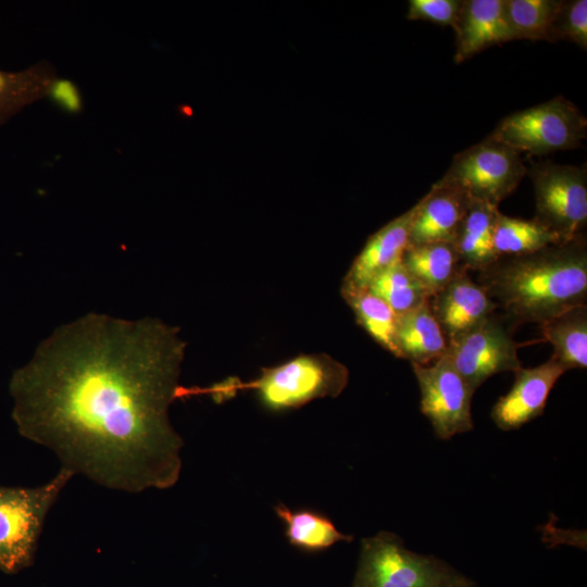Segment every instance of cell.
I'll return each mask as SVG.
<instances>
[{
	"label": "cell",
	"instance_id": "24",
	"mask_svg": "<svg viewBox=\"0 0 587 587\" xmlns=\"http://www.w3.org/2000/svg\"><path fill=\"white\" fill-rule=\"evenodd\" d=\"M367 290L385 301L398 315L421 305L428 297L401 260L383 271Z\"/></svg>",
	"mask_w": 587,
	"mask_h": 587
},
{
	"label": "cell",
	"instance_id": "16",
	"mask_svg": "<svg viewBox=\"0 0 587 587\" xmlns=\"http://www.w3.org/2000/svg\"><path fill=\"white\" fill-rule=\"evenodd\" d=\"M397 347L399 358L419 365L430 364L446 353L448 341L428 300L398 316Z\"/></svg>",
	"mask_w": 587,
	"mask_h": 587
},
{
	"label": "cell",
	"instance_id": "20",
	"mask_svg": "<svg viewBox=\"0 0 587 587\" xmlns=\"http://www.w3.org/2000/svg\"><path fill=\"white\" fill-rule=\"evenodd\" d=\"M541 335L553 348L552 357L566 371L587 366V304L572 308L541 324Z\"/></svg>",
	"mask_w": 587,
	"mask_h": 587
},
{
	"label": "cell",
	"instance_id": "9",
	"mask_svg": "<svg viewBox=\"0 0 587 587\" xmlns=\"http://www.w3.org/2000/svg\"><path fill=\"white\" fill-rule=\"evenodd\" d=\"M512 326L497 312L448 345L446 355L473 391L488 378L522 367Z\"/></svg>",
	"mask_w": 587,
	"mask_h": 587
},
{
	"label": "cell",
	"instance_id": "14",
	"mask_svg": "<svg viewBox=\"0 0 587 587\" xmlns=\"http://www.w3.org/2000/svg\"><path fill=\"white\" fill-rule=\"evenodd\" d=\"M469 204L461 190L438 180L415 204L409 246L453 242Z\"/></svg>",
	"mask_w": 587,
	"mask_h": 587
},
{
	"label": "cell",
	"instance_id": "27",
	"mask_svg": "<svg viewBox=\"0 0 587 587\" xmlns=\"http://www.w3.org/2000/svg\"><path fill=\"white\" fill-rule=\"evenodd\" d=\"M54 98L66 109L79 108V96L76 88L70 82H59L53 88Z\"/></svg>",
	"mask_w": 587,
	"mask_h": 587
},
{
	"label": "cell",
	"instance_id": "18",
	"mask_svg": "<svg viewBox=\"0 0 587 587\" xmlns=\"http://www.w3.org/2000/svg\"><path fill=\"white\" fill-rule=\"evenodd\" d=\"M274 511L284 524V535L294 548L308 552H322L340 541L350 542L352 535L338 530L333 521L313 509L291 510L284 503L274 507Z\"/></svg>",
	"mask_w": 587,
	"mask_h": 587
},
{
	"label": "cell",
	"instance_id": "12",
	"mask_svg": "<svg viewBox=\"0 0 587 587\" xmlns=\"http://www.w3.org/2000/svg\"><path fill=\"white\" fill-rule=\"evenodd\" d=\"M428 302L448 345L498 310L485 289L470 277L465 268L458 272Z\"/></svg>",
	"mask_w": 587,
	"mask_h": 587
},
{
	"label": "cell",
	"instance_id": "1",
	"mask_svg": "<svg viewBox=\"0 0 587 587\" xmlns=\"http://www.w3.org/2000/svg\"><path fill=\"white\" fill-rule=\"evenodd\" d=\"M186 341L159 319L88 313L60 326L10 379L21 436L115 490L166 489L182 470L176 400Z\"/></svg>",
	"mask_w": 587,
	"mask_h": 587
},
{
	"label": "cell",
	"instance_id": "21",
	"mask_svg": "<svg viewBox=\"0 0 587 587\" xmlns=\"http://www.w3.org/2000/svg\"><path fill=\"white\" fill-rule=\"evenodd\" d=\"M357 323L382 348L399 358L397 347L398 314L367 289L341 292Z\"/></svg>",
	"mask_w": 587,
	"mask_h": 587
},
{
	"label": "cell",
	"instance_id": "23",
	"mask_svg": "<svg viewBox=\"0 0 587 587\" xmlns=\"http://www.w3.org/2000/svg\"><path fill=\"white\" fill-rule=\"evenodd\" d=\"M562 1L504 0V11L514 40H553V25Z\"/></svg>",
	"mask_w": 587,
	"mask_h": 587
},
{
	"label": "cell",
	"instance_id": "25",
	"mask_svg": "<svg viewBox=\"0 0 587 587\" xmlns=\"http://www.w3.org/2000/svg\"><path fill=\"white\" fill-rule=\"evenodd\" d=\"M570 40L587 48V1H562L553 25V40Z\"/></svg>",
	"mask_w": 587,
	"mask_h": 587
},
{
	"label": "cell",
	"instance_id": "11",
	"mask_svg": "<svg viewBox=\"0 0 587 587\" xmlns=\"http://www.w3.org/2000/svg\"><path fill=\"white\" fill-rule=\"evenodd\" d=\"M566 369L552 355L545 363L514 372L511 389L491 410L494 423L502 430L517 429L542 415L548 397Z\"/></svg>",
	"mask_w": 587,
	"mask_h": 587
},
{
	"label": "cell",
	"instance_id": "22",
	"mask_svg": "<svg viewBox=\"0 0 587 587\" xmlns=\"http://www.w3.org/2000/svg\"><path fill=\"white\" fill-rule=\"evenodd\" d=\"M494 249L500 255L524 254L564 242L538 221L510 217L499 212L494 229Z\"/></svg>",
	"mask_w": 587,
	"mask_h": 587
},
{
	"label": "cell",
	"instance_id": "5",
	"mask_svg": "<svg viewBox=\"0 0 587 587\" xmlns=\"http://www.w3.org/2000/svg\"><path fill=\"white\" fill-rule=\"evenodd\" d=\"M74 474L61 467L37 487H0V570L14 574L33 563L46 516Z\"/></svg>",
	"mask_w": 587,
	"mask_h": 587
},
{
	"label": "cell",
	"instance_id": "10",
	"mask_svg": "<svg viewBox=\"0 0 587 587\" xmlns=\"http://www.w3.org/2000/svg\"><path fill=\"white\" fill-rule=\"evenodd\" d=\"M421 392V411L442 440L473 429L475 391L455 371L446 353L427 365L411 364Z\"/></svg>",
	"mask_w": 587,
	"mask_h": 587
},
{
	"label": "cell",
	"instance_id": "28",
	"mask_svg": "<svg viewBox=\"0 0 587 587\" xmlns=\"http://www.w3.org/2000/svg\"><path fill=\"white\" fill-rule=\"evenodd\" d=\"M17 80L14 76L0 72V111L5 109L13 99L16 92Z\"/></svg>",
	"mask_w": 587,
	"mask_h": 587
},
{
	"label": "cell",
	"instance_id": "8",
	"mask_svg": "<svg viewBox=\"0 0 587 587\" xmlns=\"http://www.w3.org/2000/svg\"><path fill=\"white\" fill-rule=\"evenodd\" d=\"M527 172L535 190V220L563 241L584 235L587 224L585 168L548 162L536 164Z\"/></svg>",
	"mask_w": 587,
	"mask_h": 587
},
{
	"label": "cell",
	"instance_id": "4",
	"mask_svg": "<svg viewBox=\"0 0 587 587\" xmlns=\"http://www.w3.org/2000/svg\"><path fill=\"white\" fill-rule=\"evenodd\" d=\"M350 587H476L469 576L444 560L405 548L390 532L361 540Z\"/></svg>",
	"mask_w": 587,
	"mask_h": 587
},
{
	"label": "cell",
	"instance_id": "17",
	"mask_svg": "<svg viewBox=\"0 0 587 587\" xmlns=\"http://www.w3.org/2000/svg\"><path fill=\"white\" fill-rule=\"evenodd\" d=\"M499 212L497 207L470 201L453 240L461 266L469 272H480L499 258L492 241Z\"/></svg>",
	"mask_w": 587,
	"mask_h": 587
},
{
	"label": "cell",
	"instance_id": "7",
	"mask_svg": "<svg viewBox=\"0 0 587 587\" xmlns=\"http://www.w3.org/2000/svg\"><path fill=\"white\" fill-rule=\"evenodd\" d=\"M526 173L520 153L489 136L457 154L440 182L458 188L470 201L498 208Z\"/></svg>",
	"mask_w": 587,
	"mask_h": 587
},
{
	"label": "cell",
	"instance_id": "2",
	"mask_svg": "<svg viewBox=\"0 0 587 587\" xmlns=\"http://www.w3.org/2000/svg\"><path fill=\"white\" fill-rule=\"evenodd\" d=\"M478 274V284L512 326L541 324L587 304L586 238L580 235L534 252L500 255Z\"/></svg>",
	"mask_w": 587,
	"mask_h": 587
},
{
	"label": "cell",
	"instance_id": "6",
	"mask_svg": "<svg viewBox=\"0 0 587 587\" xmlns=\"http://www.w3.org/2000/svg\"><path fill=\"white\" fill-rule=\"evenodd\" d=\"M587 121L570 101L554 98L504 117L490 135L515 151L535 155L576 148Z\"/></svg>",
	"mask_w": 587,
	"mask_h": 587
},
{
	"label": "cell",
	"instance_id": "26",
	"mask_svg": "<svg viewBox=\"0 0 587 587\" xmlns=\"http://www.w3.org/2000/svg\"><path fill=\"white\" fill-rule=\"evenodd\" d=\"M461 5L460 0H410L407 17L453 27Z\"/></svg>",
	"mask_w": 587,
	"mask_h": 587
},
{
	"label": "cell",
	"instance_id": "3",
	"mask_svg": "<svg viewBox=\"0 0 587 587\" xmlns=\"http://www.w3.org/2000/svg\"><path fill=\"white\" fill-rule=\"evenodd\" d=\"M349 383V370L327 353L299 354L280 364L262 367L261 374L249 382L228 378L208 387L179 386L177 399L210 396L221 403L238 391L251 390L267 411L284 412L299 409L322 398H336Z\"/></svg>",
	"mask_w": 587,
	"mask_h": 587
},
{
	"label": "cell",
	"instance_id": "15",
	"mask_svg": "<svg viewBox=\"0 0 587 587\" xmlns=\"http://www.w3.org/2000/svg\"><path fill=\"white\" fill-rule=\"evenodd\" d=\"M453 29L457 63L491 46L514 40L505 16L504 0L462 1Z\"/></svg>",
	"mask_w": 587,
	"mask_h": 587
},
{
	"label": "cell",
	"instance_id": "19",
	"mask_svg": "<svg viewBox=\"0 0 587 587\" xmlns=\"http://www.w3.org/2000/svg\"><path fill=\"white\" fill-rule=\"evenodd\" d=\"M401 262L423 287L428 299L463 268L452 241L409 246Z\"/></svg>",
	"mask_w": 587,
	"mask_h": 587
},
{
	"label": "cell",
	"instance_id": "13",
	"mask_svg": "<svg viewBox=\"0 0 587 587\" xmlns=\"http://www.w3.org/2000/svg\"><path fill=\"white\" fill-rule=\"evenodd\" d=\"M415 205L372 234L346 273L340 292L367 289L383 271L400 261L410 243Z\"/></svg>",
	"mask_w": 587,
	"mask_h": 587
}]
</instances>
